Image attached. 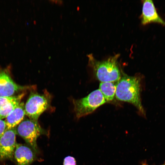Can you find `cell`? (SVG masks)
I'll use <instances>...</instances> for the list:
<instances>
[{
	"instance_id": "cell-1",
	"label": "cell",
	"mask_w": 165,
	"mask_h": 165,
	"mask_svg": "<svg viewBox=\"0 0 165 165\" xmlns=\"http://www.w3.org/2000/svg\"><path fill=\"white\" fill-rule=\"evenodd\" d=\"M140 81L137 77L124 75L116 84L115 96L119 100L131 103L145 116L140 97Z\"/></svg>"
},
{
	"instance_id": "cell-2",
	"label": "cell",
	"mask_w": 165,
	"mask_h": 165,
	"mask_svg": "<svg viewBox=\"0 0 165 165\" xmlns=\"http://www.w3.org/2000/svg\"><path fill=\"white\" fill-rule=\"evenodd\" d=\"M119 56V54H116L105 60L99 61L95 59L92 54H90L88 56V65L101 82L118 81L121 77L118 63Z\"/></svg>"
},
{
	"instance_id": "cell-3",
	"label": "cell",
	"mask_w": 165,
	"mask_h": 165,
	"mask_svg": "<svg viewBox=\"0 0 165 165\" xmlns=\"http://www.w3.org/2000/svg\"><path fill=\"white\" fill-rule=\"evenodd\" d=\"M51 98L47 90L43 94L32 92L24 105L25 115L30 119L38 121L40 115L51 107Z\"/></svg>"
},
{
	"instance_id": "cell-4",
	"label": "cell",
	"mask_w": 165,
	"mask_h": 165,
	"mask_svg": "<svg viewBox=\"0 0 165 165\" xmlns=\"http://www.w3.org/2000/svg\"><path fill=\"white\" fill-rule=\"evenodd\" d=\"M106 102L99 89L92 91L84 97L73 100L74 111L78 118L91 113Z\"/></svg>"
},
{
	"instance_id": "cell-5",
	"label": "cell",
	"mask_w": 165,
	"mask_h": 165,
	"mask_svg": "<svg viewBox=\"0 0 165 165\" xmlns=\"http://www.w3.org/2000/svg\"><path fill=\"white\" fill-rule=\"evenodd\" d=\"M16 134L23 138L35 152L38 151L36 141L40 135L46 134L38 121L30 119L23 120L16 128Z\"/></svg>"
},
{
	"instance_id": "cell-6",
	"label": "cell",
	"mask_w": 165,
	"mask_h": 165,
	"mask_svg": "<svg viewBox=\"0 0 165 165\" xmlns=\"http://www.w3.org/2000/svg\"><path fill=\"white\" fill-rule=\"evenodd\" d=\"M16 128L6 130L0 138V160H11L16 144Z\"/></svg>"
},
{
	"instance_id": "cell-7",
	"label": "cell",
	"mask_w": 165,
	"mask_h": 165,
	"mask_svg": "<svg viewBox=\"0 0 165 165\" xmlns=\"http://www.w3.org/2000/svg\"><path fill=\"white\" fill-rule=\"evenodd\" d=\"M30 88L20 86L12 80L6 69L0 68V97L12 96L20 90Z\"/></svg>"
},
{
	"instance_id": "cell-8",
	"label": "cell",
	"mask_w": 165,
	"mask_h": 165,
	"mask_svg": "<svg viewBox=\"0 0 165 165\" xmlns=\"http://www.w3.org/2000/svg\"><path fill=\"white\" fill-rule=\"evenodd\" d=\"M142 13L141 16V24L146 25L155 23L165 26V21L158 14L153 2L151 0H143Z\"/></svg>"
},
{
	"instance_id": "cell-9",
	"label": "cell",
	"mask_w": 165,
	"mask_h": 165,
	"mask_svg": "<svg viewBox=\"0 0 165 165\" xmlns=\"http://www.w3.org/2000/svg\"><path fill=\"white\" fill-rule=\"evenodd\" d=\"M35 152L30 147L17 143L13 155L17 165H30L35 159Z\"/></svg>"
},
{
	"instance_id": "cell-10",
	"label": "cell",
	"mask_w": 165,
	"mask_h": 165,
	"mask_svg": "<svg viewBox=\"0 0 165 165\" xmlns=\"http://www.w3.org/2000/svg\"><path fill=\"white\" fill-rule=\"evenodd\" d=\"M25 95L0 97V119L6 118L8 115L20 103Z\"/></svg>"
},
{
	"instance_id": "cell-11",
	"label": "cell",
	"mask_w": 165,
	"mask_h": 165,
	"mask_svg": "<svg viewBox=\"0 0 165 165\" xmlns=\"http://www.w3.org/2000/svg\"><path fill=\"white\" fill-rule=\"evenodd\" d=\"M25 115L24 104L20 102L6 118V130L15 128L23 120Z\"/></svg>"
},
{
	"instance_id": "cell-12",
	"label": "cell",
	"mask_w": 165,
	"mask_h": 165,
	"mask_svg": "<svg viewBox=\"0 0 165 165\" xmlns=\"http://www.w3.org/2000/svg\"><path fill=\"white\" fill-rule=\"evenodd\" d=\"M106 102L112 101L115 95L116 86L113 82H101L99 89Z\"/></svg>"
},
{
	"instance_id": "cell-13",
	"label": "cell",
	"mask_w": 165,
	"mask_h": 165,
	"mask_svg": "<svg viewBox=\"0 0 165 165\" xmlns=\"http://www.w3.org/2000/svg\"><path fill=\"white\" fill-rule=\"evenodd\" d=\"M76 165V161L74 157L71 156H68L64 158L63 165Z\"/></svg>"
},
{
	"instance_id": "cell-14",
	"label": "cell",
	"mask_w": 165,
	"mask_h": 165,
	"mask_svg": "<svg viewBox=\"0 0 165 165\" xmlns=\"http://www.w3.org/2000/svg\"><path fill=\"white\" fill-rule=\"evenodd\" d=\"M6 130V126L5 120L0 119V138Z\"/></svg>"
},
{
	"instance_id": "cell-15",
	"label": "cell",
	"mask_w": 165,
	"mask_h": 165,
	"mask_svg": "<svg viewBox=\"0 0 165 165\" xmlns=\"http://www.w3.org/2000/svg\"><path fill=\"white\" fill-rule=\"evenodd\" d=\"M142 165H148L145 163H144L142 164Z\"/></svg>"
},
{
	"instance_id": "cell-16",
	"label": "cell",
	"mask_w": 165,
	"mask_h": 165,
	"mask_svg": "<svg viewBox=\"0 0 165 165\" xmlns=\"http://www.w3.org/2000/svg\"><path fill=\"white\" fill-rule=\"evenodd\" d=\"M160 165H165V162L164 163Z\"/></svg>"
}]
</instances>
